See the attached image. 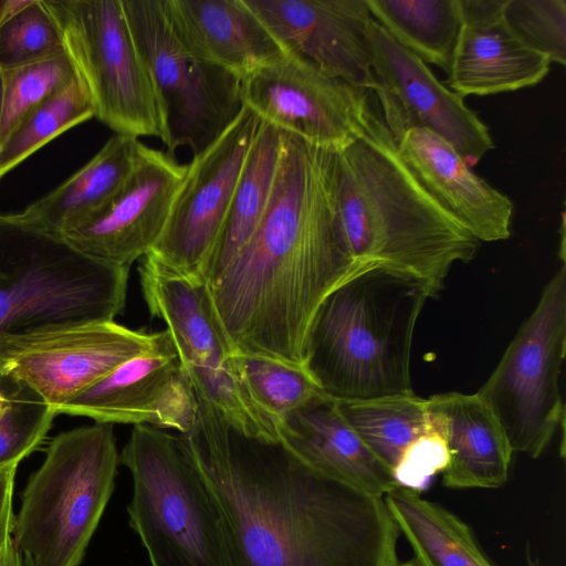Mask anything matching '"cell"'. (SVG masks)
Listing matches in <instances>:
<instances>
[{"mask_svg":"<svg viewBox=\"0 0 566 566\" xmlns=\"http://www.w3.org/2000/svg\"><path fill=\"white\" fill-rule=\"evenodd\" d=\"M14 566H23V565H22L21 557L18 559V562L14 564Z\"/></svg>","mask_w":566,"mask_h":566,"instance_id":"obj_41","label":"cell"},{"mask_svg":"<svg viewBox=\"0 0 566 566\" xmlns=\"http://www.w3.org/2000/svg\"><path fill=\"white\" fill-rule=\"evenodd\" d=\"M436 296L420 276L365 263L318 306L304 367L328 397L370 399L411 394L410 355L417 319Z\"/></svg>","mask_w":566,"mask_h":566,"instance_id":"obj_4","label":"cell"},{"mask_svg":"<svg viewBox=\"0 0 566 566\" xmlns=\"http://www.w3.org/2000/svg\"><path fill=\"white\" fill-rule=\"evenodd\" d=\"M461 30L447 84L462 97L513 92L539 83L552 62L509 25L505 0H459Z\"/></svg>","mask_w":566,"mask_h":566,"instance_id":"obj_19","label":"cell"},{"mask_svg":"<svg viewBox=\"0 0 566 566\" xmlns=\"http://www.w3.org/2000/svg\"><path fill=\"white\" fill-rule=\"evenodd\" d=\"M566 352V268L539 300L476 395L503 428L513 451L539 457L564 427L559 377Z\"/></svg>","mask_w":566,"mask_h":566,"instance_id":"obj_10","label":"cell"},{"mask_svg":"<svg viewBox=\"0 0 566 566\" xmlns=\"http://www.w3.org/2000/svg\"><path fill=\"white\" fill-rule=\"evenodd\" d=\"M396 144L421 186L476 240L510 237L512 200L476 175L444 139L426 128H411Z\"/></svg>","mask_w":566,"mask_h":566,"instance_id":"obj_20","label":"cell"},{"mask_svg":"<svg viewBox=\"0 0 566 566\" xmlns=\"http://www.w3.org/2000/svg\"><path fill=\"white\" fill-rule=\"evenodd\" d=\"M187 164L143 144L132 174L91 219L63 235L81 253L130 268L159 241L185 179Z\"/></svg>","mask_w":566,"mask_h":566,"instance_id":"obj_17","label":"cell"},{"mask_svg":"<svg viewBox=\"0 0 566 566\" xmlns=\"http://www.w3.org/2000/svg\"><path fill=\"white\" fill-rule=\"evenodd\" d=\"M384 500L418 566H493L470 527L447 509L402 488Z\"/></svg>","mask_w":566,"mask_h":566,"instance_id":"obj_25","label":"cell"},{"mask_svg":"<svg viewBox=\"0 0 566 566\" xmlns=\"http://www.w3.org/2000/svg\"><path fill=\"white\" fill-rule=\"evenodd\" d=\"M283 132L260 122L210 258L205 282L212 281L245 247L269 203L282 148Z\"/></svg>","mask_w":566,"mask_h":566,"instance_id":"obj_26","label":"cell"},{"mask_svg":"<svg viewBox=\"0 0 566 566\" xmlns=\"http://www.w3.org/2000/svg\"><path fill=\"white\" fill-rule=\"evenodd\" d=\"M128 274L129 268L92 259L17 214H0V335L114 321Z\"/></svg>","mask_w":566,"mask_h":566,"instance_id":"obj_5","label":"cell"},{"mask_svg":"<svg viewBox=\"0 0 566 566\" xmlns=\"http://www.w3.org/2000/svg\"><path fill=\"white\" fill-rule=\"evenodd\" d=\"M373 94L397 140L411 128L444 139L471 167L494 148L488 126L461 95L444 86L426 63L396 42L374 19L367 27Z\"/></svg>","mask_w":566,"mask_h":566,"instance_id":"obj_14","label":"cell"},{"mask_svg":"<svg viewBox=\"0 0 566 566\" xmlns=\"http://www.w3.org/2000/svg\"><path fill=\"white\" fill-rule=\"evenodd\" d=\"M286 50L323 73L373 92L366 0H243Z\"/></svg>","mask_w":566,"mask_h":566,"instance_id":"obj_18","label":"cell"},{"mask_svg":"<svg viewBox=\"0 0 566 566\" xmlns=\"http://www.w3.org/2000/svg\"><path fill=\"white\" fill-rule=\"evenodd\" d=\"M336 403L346 421L391 472L405 450L437 426L427 399L413 392Z\"/></svg>","mask_w":566,"mask_h":566,"instance_id":"obj_28","label":"cell"},{"mask_svg":"<svg viewBox=\"0 0 566 566\" xmlns=\"http://www.w3.org/2000/svg\"><path fill=\"white\" fill-rule=\"evenodd\" d=\"M241 101L260 120L319 148L339 150L363 124L370 92L328 76L287 50L241 81Z\"/></svg>","mask_w":566,"mask_h":566,"instance_id":"obj_15","label":"cell"},{"mask_svg":"<svg viewBox=\"0 0 566 566\" xmlns=\"http://www.w3.org/2000/svg\"><path fill=\"white\" fill-rule=\"evenodd\" d=\"M142 146L139 138L114 134L84 166L17 217L63 237L95 216L120 189Z\"/></svg>","mask_w":566,"mask_h":566,"instance_id":"obj_24","label":"cell"},{"mask_svg":"<svg viewBox=\"0 0 566 566\" xmlns=\"http://www.w3.org/2000/svg\"><path fill=\"white\" fill-rule=\"evenodd\" d=\"M61 31L44 0H24L0 23V71L64 55Z\"/></svg>","mask_w":566,"mask_h":566,"instance_id":"obj_32","label":"cell"},{"mask_svg":"<svg viewBox=\"0 0 566 566\" xmlns=\"http://www.w3.org/2000/svg\"><path fill=\"white\" fill-rule=\"evenodd\" d=\"M448 449L442 482L452 489L503 485L514 452L500 422L475 394L444 392L427 399Z\"/></svg>","mask_w":566,"mask_h":566,"instance_id":"obj_23","label":"cell"},{"mask_svg":"<svg viewBox=\"0 0 566 566\" xmlns=\"http://www.w3.org/2000/svg\"><path fill=\"white\" fill-rule=\"evenodd\" d=\"M232 363L253 402L273 423L324 394L304 366L238 352Z\"/></svg>","mask_w":566,"mask_h":566,"instance_id":"obj_30","label":"cell"},{"mask_svg":"<svg viewBox=\"0 0 566 566\" xmlns=\"http://www.w3.org/2000/svg\"><path fill=\"white\" fill-rule=\"evenodd\" d=\"M18 467L0 471V566H14L20 558L14 548L12 496Z\"/></svg>","mask_w":566,"mask_h":566,"instance_id":"obj_36","label":"cell"},{"mask_svg":"<svg viewBox=\"0 0 566 566\" xmlns=\"http://www.w3.org/2000/svg\"><path fill=\"white\" fill-rule=\"evenodd\" d=\"M55 416L34 389L0 367V471L39 447Z\"/></svg>","mask_w":566,"mask_h":566,"instance_id":"obj_31","label":"cell"},{"mask_svg":"<svg viewBox=\"0 0 566 566\" xmlns=\"http://www.w3.org/2000/svg\"><path fill=\"white\" fill-rule=\"evenodd\" d=\"M334 151L289 133L265 213L240 253L207 286L232 349L304 366L323 300L363 264L337 209Z\"/></svg>","mask_w":566,"mask_h":566,"instance_id":"obj_2","label":"cell"},{"mask_svg":"<svg viewBox=\"0 0 566 566\" xmlns=\"http://www.w3.org/2000/svg\"><path fill=\"white\" fill-rule=\"evenodd\" d=\"M94 117L77 76L32 109L0 145V179L59 135Z\"/></svg>","mask_w":566,"mask_h":566,"instance_id":"obj_29","label":"cell"},{"mask_svg":"<svg viewBox=\"0 0 566 566\" xmlns=\"http://www.w3.org/2000/svg\"><path fill=\"white\" fill-rule=\"evenodd\" d=\"M4 108L0 145L38 105L70 84L76 73L66 54L3 72Z\"/></svg>","mask_w":566,"mask_h":566,"instance_id":"obj_33","label":"cell"},{"mask_svg":"<svg viewBox=\"0 0 566 566\" xmlns=\"http://www.w3.org/2000/svg\"><path fill=\"white\" fill-rule=\"evenodd\" d=\"M24 0H0V23L14 10L23 4Z\"/></svg>","mask_w":566,"mask_h":566,"instance_id":"obj_37","label":"cell"},{"mask_svg":"<svg viewBox=\"0 0 566 566\" xmlns=\"http://www.w3.org/2000/svg\"><path fill=\"white\" fill-rule=\"evenodd\" d=\"M119 463L133 478L129 524L151 566H230L218 507L177 436L134 426Z\"/></svg>","mask_w":566,"mask_h":566,"instance_id":"obj_7","label":"cell"},{"mask_svg":"<svg viewBox=\"0 0 566 566\" xmlns=\"http://www.w3.org/2000/svg\"><path fill=\"white\" fill-rule=\"evenodd\" d=\"M260 122L243 106L211 145L193 155L166 228L148 254L182 275L205 281Z\"/></svg>","mask_w":566,"mask_h":566,"instance_id":"obj_13","label":"cell"},{"mask_svg":"<svg viewBox=\"0 0 566 566\" xmlns=\"http://www.w3.org/2000/svg\"><path fill=\"white\" fill-rule=\"evenodd\" d=\"M371 18L401 46L449 76L461 30L459 0H366Z\"/></svg>","mask_w":566,"mask_h":566,"instance_id":"obj_27","label":"cell"},{"mask_svg":"<svg viewBox=\"0 0 566 566\" xmlns=\"http://www.w3.org/2000/svg\"><path fill=\"white\" fill-rule=\"evenodd\" d=\"M178 440L221 517L230 566H397L385 500L304 465L279 444L244 449L198 397Z\"/></svg>","mask_w":566,"mask_h":566,"instance_id":"obj_1","label":"cell"},{"mask_svg":"<svg viewBox=\"0 0 566 566\" xmlns=\"http://www.w3.org/2000/svg\"><path fill=\"white\" fill-rule=\"evenodd\" d=\"M139 281L151 316L166 324L198 397L208 401L238 437L277 444L273 421L251 399L232 363V349L216 316L205 281L182 275L147 254Z\"/></svg>","mask_w":566,"mask_h":566,"instance_id":"obj_9","label":"cell"},{"mask_svg":"<svg viewBox=\"0 0 566 566\" xmlns=\"http://www.w3.org/2000/svg\"><path fill=\"white\" fill-rule=\"evenodd\" d=\"M397 566H418L415 562H406L402 564H398Z\"/></svg>","mask_w":566,"mask_h":566,"instance_id":"obj_39","label":"cell"},{"mask_svg":"<svg viewBox=\"0 0 566 566\" xmlns=\"http://www.w3.org/2000/svg\"><path fill=\"white\" fill-rule=\"evenodd\" d=\"M528 566H541V565L537 560H533V559L528 558Z\"/></svg>","mask_w":566,"mask_h":566,"instance_id":"obj_40","label":"cell"},{"mask_svg":"<svg viewBox=\"0 0 566 566\" xmlns=\"http://www.w3.org/2000/svg\"><path fill=\"white\" fill-rule=\"evenodd\" d=\"M119 463L113 424L55 436L30 476L13 542L27 566H78L114 490Z\"/></svg>","mask_w":566,"mask_h":566,"instance_id":"obj_6","label":"cell"},{"mask_svg":"<svg viewBox=\"0 0 566 566\" xmlns=\"http://www.w3.org/2000/svg\"><path fill=\"white\" fill-rule=\"evenodd\" d=\"M164 331L115 321L69 323L0 335V367L54 411L120 364L151 349Z\"/></svg>","mask_w":566,"mask_h":566,"instance_id":"obj_12","label":"cell"},{"mask_svg":"<svg viewBox=\"0 0 566 566\" xmlns=\"http://www.w3.org/2000/svg\"><path fill=\"white\" fill-rule=\"evenodd\" d=\"M171 29L195 59L244 80L287 50L243 0H164Z\"/></svg>","mask_w":566,"mask_h":566,"instance_id":"obj_21","label":"cell"},{"mask_svg":"<svg viewBox=\"0 0 566 566\" xmlns=\"http://www.w3.org/2000/svg\"><path fill=\"white\" fill-rule=\"evenodd\" d=\"M199 403L172 339L164 329L148 352L117 366L55 410L96 423L149 426L190 432Z\"/></svg>","mask_w":566,"mask_h":566,"instance_id":"obj_16","label":"cell"},{"mask_svg":"<svg viewBox=\"0 0 566 566\" xmlns=\"http://www.w3.org/2000/svg\"><path fill=\"white\" fill-rule=\"evenodd\" d=\"M333 179L342 226L357 262L411 272L437 295L453 264L475 256L480 241L401 160L371 92L357 134L334 151Z\"/></svg>","mask_w":566,"mask_h":566,"instance_id":"obj_3","label":"cell"},{"mask_svg":"<svg viewBox=\"0 0 566 566\" xmlns=\"http://www.w3.org/2000/svg\"><path fill=\"white\" fill-rule=\"evenodd\" d=\"M123 11L166 114V151L189 147L193 155L211 145L241 108V81L192 57L176 38L164 0H122Z\"/></svg>","mask_w":566,"mask_h":566,"instance_id":"obj_11","label":"cell"},{"mask_svg":"<svg viewBox=\"0 0 566 566\" xmlns=\"http://www.w3.org/2000/svg\"><path fill=\"white\" fill-rule=\"evenodd\" d=\"M274 427L277 444L316 472L381 497L399 488L391 470L325 394L275 421Z\"/></svg>","mask_w":566,"mask_h":566,"instance_id":"obj_22","label":"cell"},{"mask_svg":"<svg viewBox=\"0 0 566 566\" xmlns=\"http://www.w3.org/2000/svg\"><path fill=\"white\" fill-rule=\"evenodd\" d=\"M504 15L526 45L552 63L566 64L565 0H505Z\"/></svg>","mask_w":566,"mask_h":566,"instance_id":"obj_34","label":"cell"},{"mask_svg":"<svg viewBox=\"0 0 566 566\" xmlns=\"http://www.w3.org/2000/svg\"><path fill=\"white\" fill-rule=\"evenodd\" d=\"M4 108V76L3 72L0 71V129Z\"/></svg>","mask_w":566,"mask_h":566,"instance_id":"obj_38","label":"cell"},{"mask_svg":"<svg viewBox=\"0 0 566 566\" xmlns=\"http://www.w3.org/2000/svg\"><path fill=\"white\" fill-rule=\"evenodd\" d=\"M433 415V413H432ZM419 437L401 454L392 469L399 488L421 492L431 478L443 472L448 464V449L439 422Z\"/></svg>","mask_w":566,"mask_h":566,"instance_id":"obj_35","label":"cell"},{"mask_svg":"<svg viewBox=\"0 0 566 566\" xmlns=\"http://www.w3.org/2000/svg\"><path fill=\"white\" fill-rule=\"evenodd\" d=\"M94 108L115 134L157 137L166 146L165 108L132 38L122 0H44Z\"/></svg>","mask_w":566,"mask_h":566,"instance_id":"obj_8","label":"cell"}]
</instances>
